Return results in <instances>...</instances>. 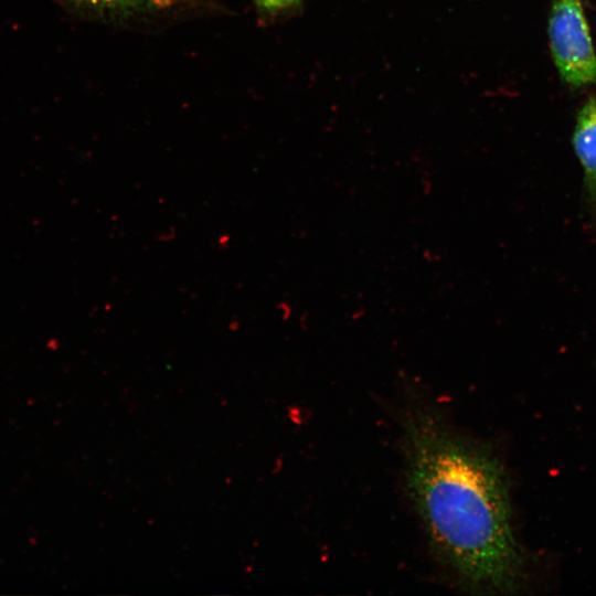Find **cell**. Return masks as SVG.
<instances>
[{
  "label": "cell",
  "instance_id": "1",
  "mask_svg": "<svg viewBox=\"0 0 596 596\" xmlns=\"http://www.w3.org/2000/svg\"><path fill=\"white\" fill-rule=\"evenodd\" d=\"M403 430L406 490L437 561L469 592H520L528 560L499 458L428 404L406 411Z\"/></svg>",
  "mask_w": 596,
  "mask_h": 596
},
{
  "label": "cell",
  "instance_id": "3",
  "mask_svg": "<svg viewBox=\"0 0 596 596\" xmlns=\"http://www.w3.org/2000/svg\"><path fill=\"white\" fill-rule=\"evenodd\" d=\"M573 147L583 168L586 200L596 209V97H589L578 111Z\"/></svg>",
  "mask_w": 596,
  "mask_h": 596
},
{
  "label": "cell",
  "instance_id": "2",
  "mask_svg": "<svg viewBox=\"0 0 596 596\" xmlns=\"http://www.w3.org/2000/svg\"><path fill=\"white\" fill-rule=\"evenodd\" d=\"M547 33L562 79L576 88L596 85V54L582 0H554Z\"/></svg>",
  "mask_w": 596,
  "mask_h": 596
},
{
  "label": "cell",
  "instance_id": "5",
  "mask_svg": "<svg viewBox=\"0 0 596 596\" xmlns=\"http://www.w3.org/2000/svg\"><path fill=\"white\" fill-rule=\"evenodd\" d=\"M260 9L269 12L288 9L299 2V0H253Z\"/></svg>",
  "mask_w": 596,
  "mask_h": 596
},
{
  "label": "cell",
  "instance_id": "4",
  "mask_svg": "<svg viewBox=\"0 0 596 596\" xmlns=\"http://www.w3.org/2000/svg\"><path fill=\"white\" fill-rule=\"evenodd\" d=\"M83 10L105 17H127L167 4L169 0H65Z\"/></svg>",
  "mask_w": 596,
  "mask_h": 596
}]
</instances>
